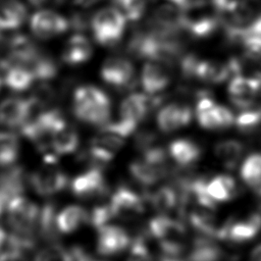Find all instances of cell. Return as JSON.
Returning a JSON list of instances; mask_svg holds the SVG:
<instances>
[{
  "label": "cell",
  "instance_id": "1",
  "mask_svg": "<svg viewBox=\"0 0 261 261\" xmlns=\"http://www.w3.org/2000/svg\"><path fill=\"white\" fill-rule=\"evenodd\" d=\"M72 113L80 121L100 127L109 122L110 98L96 86L77 87L72 96Z\"/></svg>",
  "mask_w": 261,
  "mask_h": 261
},
{
  "label": "cell",
  "instance_id": "2",
  "mask_svg": "<svg viewBox=\"0 0 261 261\" xmlns=\"http://www.w3.org/2000/svg\"><path fill=\"white\" fill-rule=\"evenodd\" d=\"M148 229L164 255L179 257L187 249L188 231L181 220L159 215L149 221Z\"/></svg>",
  "mask_w": 261,
  "mask_h": 261
},
{
  "label": "cell",
  "instance_id": "3",
  "mask_svg": "<svg viewBox=\"0 0 261 261\" xmlns=\"http://www.w3.org/2000/svg\"><path fill=\"white\" fill-rule=\"evenodd\" d=\"M65 121L66 119L59 109L51 108L29 119L20 127L21 134L33 143L39 151L46 152L51 149L54 133Z\"/></svg>",
  "mask_w": 261,
  "mask_h": 261
},
{
  "label": "cell",
  "instance_id": "4",
  "mask_svg": "<svg viewBox=\"0 0 261 261\" xmlns=\"http://www.w3.org/2000/svg\"><path fill=\"white\" fill-rule=\"evenodd\" d=\"M126 18L116 7H104L91 17V30L95 41L104 47L117 46L125 30Z\"/></svg>",
  "mask_w": 261,
  "mask_h": 261
},
{
  "label": "cell",
  "instance_id": "5",
  "mask_svg": "<svg viewBox=\"0 0 261 261\" xmlns=\"http://www.w3.org/2000/svg\"><path fill=\"white\" fill-rule=\"evenodd\" d=\"M40 208L31 200L18 196L7 203V221L13 232L35 241L34 234L38 229Z\"/></svg>",
  "mask_w": 261,
  "mask_h": 261
},
{
  "label": "cell",
  "instance_id": "6",
  "mask_svg": "<svg viewBox=\"0 0 261 261\" xmlns=\"http://www.w3.org/2000/svg\"><path fill=\"white\" fill-rule=\"evenodd\" d=\"M56 158L49 154L44 165L29 175V182L34 191L42 197H50L60 193L68 186L67 175L55 166Z\"/></svg>",
  "mask_w": 261,
  "mask_h": 261
},
{
  "label": "cell",
  "instance_id": "7",
  "mask_svg": "<svg viewBox=\"0 0 261 261\" xmlns=\"http://www.w3.org/2000/svg\"><path fill=\"white\" fill-rule=\"evenodd\" d=\"M102 80L110 87L118 91L132 90L138 81L133 62L122 56H110L101 66Z\"/></svg>",
  "mask_w": 261,
  "mask_h": 261
},
{
  "label": "cell",
  "instance_id": "8",
  "mask_svg": "<svg viewBox=\"0 0 261 261\" xmlns=\"http://www.w3.org/2000/svg\"><path fill=\"white\" fill-rule=\"evenodd\" d=\"M109 207L113 218L133 220L145 212V200L127 186H119L112 194Z\"/></svg>",
  "mask_w": 261,
  "mask_h": 261
},
{
  "label": "cell",
  "instance_id": "9",
  "mask_svg": "<svg viewBox=\"0 0 261 261\" xmlns=\"http://www.w3.org/2000/svg\"><path fill=\"white\" fill-rule=\"evenodd\" d=\"M260 230L261 214L255 212L243 219H228L220 226L218 239L231 244H244L252 241Z\"/></svg>",
  "mask_w": 261,
  "mask_h": 261
},
{
  "label": "cell",
  "instance_id": "10",
  "mask_svg": "<svg viewBox=\"0 0 261 261\" xmlns=\"http://www.w3.org/2000/svg\"><path fill=\"white\" fill-rule=\"evenodd\" d=\"M72 194L82 200L100 199L107 196L108 185L101 168L90 167L84 173L74 177L70 182Z\"/></svg>",
  "mask_w": 261,
  "mask_h": 261
},
{
  "label": "cell",
  "instance_id": "11",
  "mask_svg": "<svg viewBox=\"0 0 261 261\" xmlns=\"http://www.w3.org/2000/svg\"><path fill=\"white\" fill-rule=\"evenodd\" d=\"M30 28L36 38L50 40L64 34L69 29V21L55 11L44 9L32 15Z\"/></svg>",
  "mask_w": 261,
  "mask_h": 261
},
{
  "label": "cell",
  "instance_id": "12",
  "mask_svg": "<svg viewBox=\"0 0 261 261\" xmlns=\"http://www.w3.org/2000/svg\"><path fill=\"white\" fill-rule=\"evenodd\" d=\"M260 91L261 80L259 77H249L243 74L232 76L227 88L230 103L240 110L251 108Z\"/></svg>",
  "mask_w": 261,
  "mask_h": 261
},
{
  "label": "cell",
  "instance_id": "13",
  "mask_svg": "<svg viewBox=\"0 0 261 261\" xmlns=\"http://www.w3.org/2000/svg\"><path fill=\"white\" fill-rule=\"evenodd\" d=\"M96 249L98 254L110 257L122 253L130 244L127 231L116 224H106L97 229Z\"/></svg>",
  "mask_w": 261,
  "mask_h": 261
},
{
  "label": "cell",
  "instance_id": "14",
  "mask_svg": "<svg viewBox=\"0 0 261 261\" xmlns=\"http://www.w3.org/2000/svg\"><path fill=\"white\" fill-rule=\"evenodd\" d=\"M173 66L164 62L148 60L141 72V85L148 95H157L165 90L172 80Z\"/></svg>",
  "mask_w": 261,
  "mask_h": 261
},
{
  "label": "cell",
  "instance_id": "15",
  "mask_svg": "<svg viewBox=\"0 0 261 261\" xmlns=\"http://www.w3.org/2000/svg\"><path fill=\"white\" fill-rule=\"evenodd\" d=\"M34 113L28 99L10 97L0 102V124L7 127H21Z\"/></svg>",
  "mask_w": 261,
  "mask_h": 261
},
{
  "label": "cell",
  "instance_id": "16",
  "mask_svg": "<svg viewBox=\"0 0 261 261\" xmlns=\"http://www.w3.org/2000/svg\"><path fill=\"white\" fill-rule=\"evenodd\" d=\"M192 108L176 102L162 107L157 114V125L163 133H171L189 125L192 120Z\"/></svg>",
  "mask_w": 261,
  "mask_h": 261
},
{
  "label": "cell",
  "instance_id": "17",
  "mask_svg": "<svg viewBox=\"0 0 261 261\" xmlns=\"http://www.w3.org/2000/svg\"><path fill=\"white\" fill-rule=\"evenodd\" d=\"M29 176L22 166L9 165L0 171V195L6 202L21 196L25 190Z\"/></svg>",
  "mask_w": 261,
  "mask_h": 261
},
{
  "label": "cell",
  "instance_id": "18",
  "mask_svg": "<svg viewBox=\"0 0 261 261\" xmlns=\"http://www.w3.org/2000/svg\"><path fill=\"white\" fill-rule=\"evenodd\" d=\"M93 55V46L91 41L81 33L71 36L61 53L62 62L68 65H80L88 60Z\"/></svg>",
  "mask_w": 261,
  "mask_h": 261
},
{
  "label": "cell",
  "instance_id": "19",
  "mask_svg": "<svg viewBox=\"0 0 261 261\" xmlns=\"http://www.w3.org/2000/svg\"><path fill=\"white\" fill-rule=\"evenodd\" d=\"M128 170L134 179L141 186H153L162 178L169 176L172 169L160 167L141 157L130 162Z\"/></svg>",
  "mask_w": 261,
  "mask_h": 261
},
{
  "label": "cell",
  "instance_id": "20",
  "mask_svg": "<svg viewBox=\"0 0 261 261\" xmlns=\"http://www.w3.org/2000/svg\"><path fill=\"white\" fill-rule=\"evenodd\" d=\"M27 19V7L19 0L0 1V32L18 29Z\"/></svg>",
  "mask_w": 261,
  "mask_h": 261
},
{
  "label": "cell",
  "instance_id": "21",
  "mask_svg": "<svg viewBox=\"0 0 261 261\" xmlns=\"http://www.w3.org/2000/svg\"><path fill=\"white\" fill-rule=\"evenodd\" d=\"M20 66L25 67L33 74L35 80L41 82H47L53 79L58 71L56 61L41 49L27 61H24Z\"/></svg>",
  "mask_w": 261,
  "mask_h": 261
},
{
  "label": "cell",
  "instance_id": "22",
  "mask_svg": "<svg viewBox=\"0 0 261 261\" xmlns=\"http://www.w3.org/2000/svg\"><path fill=\"white\" fill-rule=\"evenodd\" d=\"M168 152L179 166H190L201 158L203 150L190 139H176L169 144Z\"/></svg>",
  "mask_w": 261,
  "mask_h": 261
},
{
  "label": "cell",
  "instance_id": "23",
  "mask_svg": "<svg viewBox=\"0 0 261 261\" xmlns=\"http://www.w3.org/2000/svg\"><path fill=\"white\" fill-rule=\"evenodd\" d=\"M56 223L60 233H72L84 224L89 223V212L79 205L66 206L57 213Z\"/></svg>",
  "mask_w": 261,
  "mask_h": 261
},
{
  "label": "cell",
  "instance_id": "24",
  "mask_svg": "<svg viewBox=\"0 0 261 261\" xmlns=\"http://www.w3.org/2000/svg\"><path fill=\"white\" fill-rule=\"evenodd\" d=\"M208 195L217 202H227L239 195L236 180L228 174H217L210 177L206 185Z\"/></svg>",
  "mask_w": 261,
  "mask_h": 261
},
{
  "label": "cell",
  "instance_id": "25",
  "mask_svg": "<svg viewBox=\"0 0 261 261\" xmlns=\"http://www.w3.org/2000/svg\"><path fill=\"white\" fill-rule=\"evenodd\" d=\"M230 76H232V73L228 61L201 60L198 65L197 79L206 84L218 85Z\"/></svg>",
  "mask_w": 261,
  "mask_h": 261
},
{
  "label": "cell",
  "instance_id": "26",
  "mask_svg": "<svg viewBox=\"0 0 261 261\" xmlns=\"http://www.w3.org/2000/svg\"><path fill=\"white\" fill-rule=\"evenodd\" d=\"M80 137L75 127L65 121L60 125L52 137L51 149L57 155H66L76 151Z\"/></svg>",
  "mask_w": 261,
  "mask_h": 261
},
{
  "label": "cell",
  "instance_id": "27",
  "mask_svg": "<svg viewBox=\"0 0 261 261\" xmlns=\"http://www.w3.org/2000/svg\"><path fill=\"white\" fill-rule=\"evenodd\" d=\"M245 147L242 142L234 139H226L219 141L214 146L215 157L227 169H234L238 165Z\"/></svg>",
  "mask_w": 261,
  "mask_h": 261
},
{
  "label": "cell",
  "instance_id": "28",
  "mask_svg": "<svg viewBox=\"0 0 261 261\" xmlns=\"http://www.w3.org/2000/svg\"><path fill=\"white\" fill-rule=\"evenodd\" d=\"M151 206L158 212L164 214L178 208L179 194L172 186H163L147 196Z\"/></svg>",
  "mask_w": 261,
  "mask_h": 261
},
{
  "label": "cell",
  "instance_id": "29",
  "mask_svg": "<svg viewBox=\"0 0 261 261\" xmlns=\"http://www.w3.org/2000/svg\"><path fill=\"white\" fill-rule=\"evenodd\" d=\"M56 217L57 213L54 204L47 203L40 209L37 232L47 244L57 243L56 240L60 232L57 228Z\"/></svg>",
  "mask_w": 261,
  "mask_h": 261
},
{
  "label": "cell",
  "instance_id": "30",
  "mask_svg": "<svg viewBox=\"0 0 261 261\" xmlns=\"http://www.w3.org/2000/svg\"><path fill=\"white\" fill-rule=\"evenodd\" d=\"M241 176L244 182L261 197V153L249 155L242 164Z\"/></svg>",
  "mask_w": 261,
  "mask_h": 261
},
{
  "label": "cell",
  "instance_id": "31",
  "mask_svg": "<svg viewBox=\"0 0 261 261\" xmlns=\"http://www.w3.org/2000/svg\"><path fill=\"white\" fill-rule=\"evenodd\" d=\"M3 83L13 92L19 93L28 90L36 81L33 74L23 66H9L2 70Z\"/></svg>",
  "mask_w": 261,
  "mask_h": 261
},
{
  "label": "cell",
  "instance_id": "32",
  "mask_svg": "<svg viewBox=\"0 0 261 261\" xmlns=\"http://www.w3.org/2000/svg\"><path fill=\"white\" fill-rule=\"evenodd\" d=\"M36 241L22 238L0 226V256L10 253H22L35 247Z\"/></svg>",
  "mask_w": 261,
  "mask_h": 261
},
{
  "label": "cell",
  "instance_id": "33",
  "mask_svg": "<svg viewBox=\"0 0 261 261\" xmlns=\"http://www.w3.org/2000/svg\"><path fill=\"white\" fill-rule=\"evenodd\" d=\"M56 90L48 83L42 82L33 90L30 96V102L33 106L34 111L38 110L42 112L44 110L51 109V106L57 100Z\"/></svg>",
  "mask_w": 261,
  "mask_h": 261
},
{
  "label": "cell",
  "instance_id": "34",
  "mask_svg": "<svg viewBox=\"0 0 261 261\" xmlns=\"http://www.w3.org/2000/svg\"><path fill=\"white\" fill-rule=\"evenodd\" d=\"M19 141L15 134L0 132V166H9L18 158Z\"/></svg>",
  "mask_w": 261,
  "mask_h": 261
},
{
  "label": "cell",
  "instance_id": "35",
  "mask_svg": "<svg viewBox=\"0 0 261 261\" xmlns=\"http://www.w3.org/2000/svg\"><path fill=\"white\" fill-rule=\"evenodd\" d=\"M238 129L243 134H253L261 127V108L242 110L234 119Z\"/></svg>",
  "mask_w": 261,
  "mask_h": 261
},
{
  "label": "cell",
  "instance_id": "36",
  "mask_svg": "<svg viewBox=\"0 0 261 261\" xmlns=\"http://www.w3.org/2000/svg\"><path fill=\"white\" fill-rule=\"evenodd\" d=\"M67 249L57 243L47 244L38 250L33 261H66Z\"/></svg>",
  "mask_w": 261,
  "mask_h": 261
},
{
  "label": "cell",
  "instance_id": "37",
  "mask_svg": "<svg viewBox=\"0 0 261 261\" xmlns=\"http://www.w3.org/2000/svg\"><path fill=\"white\" fill-rule=\"evenodd\" d=\"M130 250L126 261H155L147 247L143 236H138L130 244Z\"/></svg>",
  "mask_w": 261,
  "mask_h": 261
},
{
  "label": "cell",
  "instance_id": "38",
  "mask_svg": "<svg viewBox=\"0 0 261 261\" xmlns=\"http://www.w3.org/2000/svg\"><path fill=\"white\" fill-rule=\"evenodd\" d=\"M241 45L247 60L261 61V37L248 35L244 38Z\"/></svg>",
  "mask_w": 261,
  "mask_h": 261
},
{
  "label": "cell",
  "instance_id": "39",
  "mask_svg": "<svg viewBox=\"0 0 261 261\" xmlns=\"http://www.w3.org/2000/svg\"><path fill=\"white\" fill-rule=\"evenodd\" d=\"M111 219H113V216L109 204L94 207L89 213V223L96 229L108 224Z\"/></svg>",
  "mask_w": 261,
  "mask_h": 261
},
{
  "label": "cell",
  "instance_id": "40",
  "mask_svg": "<svg viewBox=\"0 0 261 261\" xmlns=\"http://www.w3.org/2000/svg\"><path fill=\"white\" fill-rule=\"evenodd\" d=\"M213 115L217 130L230 127L234 123V116L232 112L225 106L216 104L213 107Z\"/></svg>",
  "mask_w": 261,
  "mask_h": 261
},
{
  "label": "cell",
  "instance_id": "41",
  "mask_svg": "<svg viewBox=\"0 0 261 261\" xmlns=\"http://www.w3.org/2000/svg\"><path fill=\"white\" fill-rule=\"evenodd\" d=\"M157 135L149 129H143L135 134V147L142 153L154 146Z\"/></svg>",
  "mask_w": 261,
  "mask_h": 261
},
{
  "label": "cell",
  "instance_id": "42",
  "mask_svg": "<svg viewBox=\"0 0 261 261\" xmlns=\"http://www.w3.org/2000/svg\"><path fill=\"white\" fill-rule=\"evenodd\" d=\"M91 17L85 12H73L68 19L69 28L73 29L76 33H83L91 28Z\"/></svg>",
  "mask_w": 261,
  "mask_h": 261
},
{
  "label": "cell",
  "instance_id": "43",
  "mask_svg": "<svg viewBox=\"0 0 261 261\" xmlns=\"http://www.w3.org/2000/svg\"><path fill=\"white\" fill-rule=\"evenodd\" d=\"M66 261H94V260L84 249L75 246L67 249Z\"/></svg>",
  "mask_w": 261,
  "mask_h": 261
},
{
  "label": "cell",
  "instance_id": "44",
  "mask_svg": "<svg viewBox=\"0 0 261 261\" xmlns=\"http://www.w3.org/2000/svg\"><path fill=\"white\" fill-rule=\"evenodd\" d=\"M0 261H28L22 253H10L0 256Z\"/></svg>",
  "mask_w": 261,
  "mask_h": 261
},
{
  "label": "cell",
  "instance_id": "45",
  "mask_svg": "<svg viewBox=\"0 0 261 261\" xmlns=\"http://www.w3.org/2000/svg\"><path fill=\"white\" fill-rule=\"evenodd\" d=\"M250 261H261V245L255 247L250 255Z\"/></svg>",
  "mask_w": 261,
  "mask_h": 261
},
{
  "label": "cell",
  "instance_id": "46",
  "mask_svg": "<svg viewBox=\"0 0 261 261\" xmlns=\"http://www.w3.org/2000/svg\"><path fill=\"white\" fill-rule=\"evenodd\" d=\"M159 261H194V260L191 259L189 256H187L185 258H181L180 256L179 257H172V256L164 255Z\"/></svg>",
  "mask_w": 261,
  "mask_h": 261
},
{
  "label": "cell",
  "instance_id": "47",
  "mask_svg": "<svg viewBox=\"0 0 261 261\" xmlns=\"http://www.w3.org/2000/svg\"><path fill=\"white\" fill-rule=\"evenodd\" d=\"M29 2L37 7L43 6L45 4H53V0H29Z\"/></svg>",
  "mask_w": 261,
  "mask_h": 261
},
{
  "label": "cell",
  "instance_id": "48",
  "mask_svg": "<svg viewBox=\"0 0 261 261\" xmlns=\"http://www.w3.org/2000/svg\"><path fill=\"white\" fill-rule=\"evenodd\" d=\"M5 200H4V198L0 195V215L2 214V212H3V209H4V205H5Z\"/></svg>",
  "mask_w": 261,
  "mask_h": 261
},
{
  "label": "cell",
  "instance_id": "49",
  "mask_svg": "<svg viewBox=\"0 0 261 261\" xmlns=\"http://www.w3.org/2000/svg\"><path fill=\"white\" fill-rule=\"evenodd\" d=\"M2 84H3V79H2V76L0 75V90H1V88H2Z\"/></svg>",
  "mask_w": 261,
  "mask_h": 261
}]
</instances>
